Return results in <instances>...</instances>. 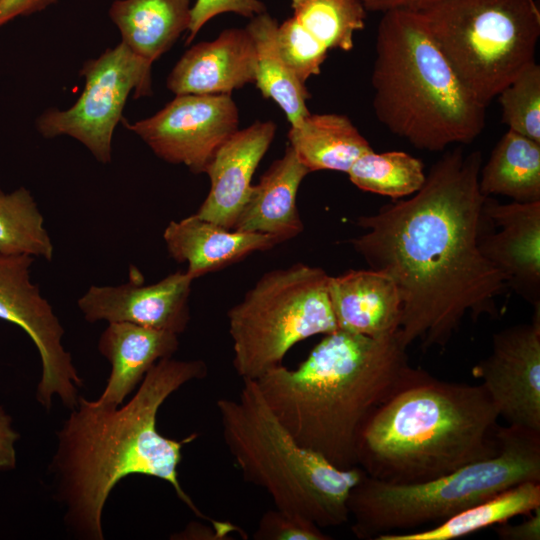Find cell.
Segmentation results:
<instances>
[{
    "label": "cell",
    "mask_w": 540,
    "mask_h": 540,
    "mask_svg": "<svg viewBox=\"0 0 540 540\" xmlns=\"http://www.w3.org/2000/svg\"><path fill=\"white\" fill-rule=\"evenodd\" d=\"M482 152L459 145L430 168L408 199L359 216L365 233L349 240L370 268L394 281L401 300L397 331L408 348H445L465 316L498 314L504 275L482 254Z\"/></svg>",
    "instance_id": "6da1fadb"
},
{
    "label": "cell",
    "mask_w": 540,
    "mask_h": 540,
    "mask_svg": "<svg viewBox=\"0 0 540 540\" xmlns=\"http://www.w3.org/2000/svg\"><path fill=\"white\" fill-rule=\"evenodd\" d=\"M202 360L157 361L124 406L78 398L57 433L51 462L56 497L65 507L64 521L77 538L103 540L102 513L112 489L123 478L140 474L168 482L195 515L208 519L178 480L182 448L196 434L176 440L162 436L157 413L184 384L206 377Z\"/></svg>",
    "instance_id": "7a4b0ae2"
},
{
    "label": "cell",
    "mask_w": 540,
    "mask_h": 540,
    "mask_svg": "<svg viewBox=\"0 0 540 540\" xmlns=\"http://www.w3.org/2000/svg\"><path fill=\"white\" fill-rule=\"evenodd\" d=\"M406 350L397 333L370 337L338 329L296 369L280 365L255 381L299 445L348 470L358 466L366 422L424 371L409 364Z\"/></svg>",
    "instance_id": "3957f363"
},
{
    "label": "cell",
    "mask_w": 540,
    "mask_h": 540,
    "mask_svg": "<svg viewBox=\"0 0 540 540\" xmlns=\"http://www.w3.org/2000/svg\"><path fill=\"white\" fill-rule=\"evenodd\" d=\"M499 414L480 384L439 380L426 371L366 422L357 464L377 480H433L499 451Z\"/></svg>",
    "instance_id": "277c9868"
},
{
    "label": "cell",
    "mask_w": 540,
    "mask_h": 540,
    "mask_svg": "<svg viewBox=\"0 0 540 540\" xmlns=\"http://www.w3.org/2000/svg\"><path fill=\"white\" fill-rule=\"evenodd\" d=\"M375 52L373 110L392 134L439 152L470 144L482 133L487 107L459 80L420 12L382 13Z\"/></svg>",
    "instance_id": "5b68a950"
},
{
    "label": "cell",
    "mask_w": 540,
    "mask_h": 540,
    "mask_svg": "<svg viewBox=\"0 0 540 540\" xmlns=\"http://www.w3.org/2000/svg\"><path fill=\"white\" fill-rule=\"evenodd\" d=\"M224 443L244 481L261 487L275 508L320 528L350 519L348 496L365 471L341 470L299 445L266 403L255 380H243L237 399L216 403Z\"/></svg>",
    "instance_id": "8992f818"
},
{
    "label": "cell",
    "mask_w": 540,
    "mask_h": 540,
    "mask_svg": "<svg viewBox=\"0 0 540 540\" xmlns=\"http://www.w3.org/2000/svg\"><path fill=\"white\" fill-rule=\"evenodd\" d=\"M496 455L421 483L394 484L365 474L347 507L359 539L441 523L466 508L526 481L540 482V432L507 425L498 429Z\"/></svg>",
    "instance_id": "52a82bcc"
},
{
    "label": "cell",
    "mask_w": 540,
    "mask_h": 540,
    "mask_svg": "<svg viewBox=\"0 0 540 540\" xmlns=\"http://www.w3.org/2000/svg\"><path fill=\"white\" fill-rule=\"evenodd\" d=\"M420 13L459 80L486 107L536 63L535 0H443Z\"/></svg>",
    "instance_id": "ba28073f"
},
{
    "label": "cell",
    "mask_w": 540,
    "mask_h": 540,
    "mask_svg": "<svg viewBox=\"0 0 540 540\" xmlns=\"http://www.w3.org/2000/svg\"><path fill=\"white\" fill-rule=\"evenodd\" d=\"M328 278L323 269L303 263L275 269L228 311L233 366L242 380H257L282 365L300 341L338 330Z\"/></svg>",
    "instance_id": "9c48e42d"
},
{
    "label": "cell",
    "mask_w": 540,
    "mask_h": 540,
    "mask_svg": "<svg viewBox=\"0 0 540 540\" xmlns=\"http://www.w3.org/2000/svg\"><path fill=\"white\" fill-rule=\"evenodd\" d=\"M152 63L133 53L124 43L107 49L81 69L85 86L75 104L66 110L49 109L36 122L47 138L70 136L81 142L102 163L111 160L114 129L130 94L150 95Z\"/></svg>",
    "instance_id": "30bf717a"
},
{
    "label": "cell",
    "mask_w": 540,
    "mask_h": 540,
    "mask_svg": "<svg viewBox=\"0 0 540 540\" xmlns=\"http://www.w3.org/2000/svg\"><path fill=\"white\" fill-rule=\"evenodd\" d=\"M33 257L0 253V319L23 329L42 363L38 402L49 409L54 396L69 409L78 403L82 379L62 344L64 329L50 303L31 280Z\"/></svg>",
    "instance_id": "8fae6325"
},
{
    "label": "cell",
    "mask_w": 540,
    "mask_h": 540,
    "mask_svg": "<svg viewBox=\"0 0 540 540\" xmlns=\"http://www.w3.org/2000/svg\"><path fill=\"white\" fill-rule=\"evenodd\" d=\"M122 122L159 158L201 174L238 130L239 110L231 94H180L149 118Z\"/></svg>",
    "instance_id": "7c38bea8"
},
{
    "label": "cell",
    "mask_w": 540,
    "mask_h": 540,
    "mask_svg": "<svg viewBox=\"0 0 540 540\" xmlns=\"http://www.w3.org/2000/svg\"><path fill=\"white\" fill-rule=\"evenodd\" d=\"M472 375L481 379L508 425L540 432V309L530 323L495 333L491 353Z\"/></svg>",
    "instance_id": "4fadbf2b"
},
{
    "label": "cell",
    "mask_w": 540,
    "mask_h": 540,
    "mask_svg": "<svg viewBox=\"0 0 540 540\" xmlns=\"http://www.w3.org/2000/svg\"><path fill=\"white\" fill-rule=\"evenodd\" d=\"M482 254L534 310L540 309V201L507 204L486 197Z\"/></svg>",
    "instance_id": "5bb4252c"
},
{
    "label": "cell",
    "mask_w": 540,
    "mask_h": 540,
    "mask_svg": "<svg viewBox=\"0 0 540 540\" xmlns=\"http://www.w3.org/2000/svg\"><path fill=\"white\" fill-rule=\"evenodd\" d=\"M127 283L92 285L77 301L89 322H128L181 334L190 320L189 297L193 279L186 271L169 274L144 285L132 272Z\"/></svg>",
    "instance_id": "9a60e30c"
},
{
    "label": "cell",
    "mask_w": 540,
    "mask_h": 540,
    "mask_svg": "<svg viewBox=\"0 0 540 540\" xmlns=\"http://www.w3.org/2000/svg\"><path fill=\"white\" fill-rule=\"evenodd\" d=\"M275 132L274 122L256 121L238 129L218 148L205 170L210 191L195 213L198 217L233 229L252 190V177Z\"/></svg>",
    "instance_id": "2e32d148"
},
{
    "label": "cell",
    "mask_w": 540,
    "mask_h": 540,
    "mask_svg": "<svg viewBox=\"0 0 540 540\" xmlns=\"http://www.w3.org/2000/svg\"><path fill=\"white\" fill-rule=\"evenodd\" d=\"M257 56L249 30L228 28L210 42L187 50L167 78V88L180 94H231L255 84Z\"/></svg>",
    "instance_id": "e0dca14e"
},
{
    "label": "cell",
    "mask_w": 540,
    "mask_h": 540,
    "mask_svg": "<svg viewBox=\"0 0 540 540\" xmlns=\"http://www.w3.org/2000/svg\"><path fill=\"white\" fill-rule=\"evenodd\" d=\"M328 293L338 329L370 337L397 333L401 300L386 273L370 268L329 276Z\"/></svg>",
    "instance_id": "ac0fdd59"
},
{
    "label": "cell",
    "mask_w": 540,
    "mask_h": 540,
    "mask_svg": "<svg viewBox=\"0 0 540 540\" xmlns=\"http://www.w3.org/2000/svg\"><path fill=\"white\" fill-rule=\"evenodd\" d=\"M163 239L169 255L187 263L186 273L193 280L279 244L272 236L228 229L196 214L171 221Z\"/></svg>",
    "instance_id": "d6986e66"
},
{
    "label": "cell",
    "mask_w": 540,
    "mask_h": 540,
    "mask_svg": "<svg viewBox=\"0 0 540 540\" xmlns=\"http://www.w3.org/2000/svg\"><path fill=\"white\" fill-rule=\"evenodd\" d=\"M310 173L288 144L284 155L275 160L252 186L233 229L272 236L279 243L303 231L297 208V193Z\"/></svg>",
    "instance_id": "ffe728a7"
},
{
    "label": "cell",
    "mask_w": 540,
    "mask_h": 540,
    "mask_svg": "<svg viewBox=\"0 0 540 540\" xmlns=\"http://www.w3.org/2000/svg\"><path fill=\"white\" fill-rule=\"evenodd\" d=\"M178 335L128 322H110L98 341L99 352L110 362L111 373L96 401L120 406L160 359L178 349Z\"/></svg>",
    "instance_id": "44dd1931"
},
{
    "label": "cell",
    "mask_w": 540,
    "mask_h": 540,
    "mask_svg": "<svg viewBox=\"0 0 540 540\" xmlns=\"http://www.w3.org/2000/svg\"><path fill=\"white\" fill-rule=\"evenodd\" d=\"M191 8L190 0H115L109 17L122 43L153 63L188 30Z\"/></svg>",
    "instance_id": "7402d4cb"
},
{
    "label": "cell",
    "mask_w": 540,
    "mask_h": 540,
    "mask_svg": "<svg viewBox=\"0 0 540 540\" xmlns=\"http://www.w3.org/2000/svg\"><path fill=\"white\" fill-rule=\"evenodd\" d=\"M289 145L309 172L348 173L354 162L371 151L368 140L341 114H309L288 133Z\"/></svg>",
    "instance_id": "603a6c76"
},
{
    "label": "cell",
    "mask_w": 540,
    "mask_h": 540,
    "mask_svg": "<svg viewBox=\"0 0 540 540\" xmlns=\"http://www.w3.org/2000/svg\"><path fill=\"white\" fill-rule=\"evenodd\" d=\"M540 507V482L526 481L493 495L433 528L407 533H387L375 540H453L484 528L526 516Z\"/></svg>",
    "instance_id": "cb8c5ba5"
},
{
    "label": "cell",
    "mask_w": 540,
    "mask_h": 540,
    "mask_svg": "<svg viewBox=\"0 0 540 540\" xmlns=\"http://www.w3.org/2000/svg\"><path fill=\"white\" fill-rule=\"evenodd\" d=\"M479 188L484 196L540 201V143L508 129L481 167Z\"/></svg>",
    "instance_id": "d4e9b609"
},
{
    "label": "cell",
    "mask_w": 540,
    "mask_h": 540,
    "mask_svg": "<svg viewBox=\"0 0 540 540\" xmlns=\"http://www.w3.org/2000/svg\"><path fill=\"white\" fill-rule=\"evenodd\" d=\"M246 28L256 48L257 88L264 98L273 100L283 110L291 126L297 125L310 114L306 105L310 94L280 55L277 20L264 12L252 17Z\"/></svg>",
    "instance_id": "484cf974"
},
{
    "label": "cell",
    "mask_w": 540,
    "mask_h": 540,
    "mask_svg": "<svg viewBox=\"0 0 540 540\" xmlns=\"http://www.w3.org/2000/svg\"><path fill=\"white\" fill-rule=\"evenodd\" d=\"M0 253L37 256L51 261L54 247L44 218L29 190H0Z\"/></svg>",
    "instance_id": "4316f807"
},
{
    "label": "cell",
    "mask_w": 540,
    "mask_h": 540,
    "mask_svg": "<svg viewBox=\"0 0 540 540\" xmlns=\"http://www.w3.org/2000/svg\"><path fill=\"white\" fill-rule=\"evenodd\" d=\"M350 181L360 190L393 198L413 195L425 182L422 161L403 151L360 156L348 171Z\"/></svg>",
    "instance_id": "83f0119b"
},
{
    "label": "cell",
    "mask_w": 540,
    "mask_h": 540,
    "mask_svg": "<svg viewBox=\"0 0 540 540\" xmlns=\"http://www.w3.org/2000/svg\"><path fill=\"white\" fill-rule=\"evenodd\" d=\"M293 18L328 50L350 51L365 26L361 0H292Z\"/></svg>",
    "instance_id": "f1b7e54d"
},
{
    "label": "cell",
    "mask_w": 540,
    "mask_h": 540,
    "mask_svg": "<svg viewBox=\"0 0 540 540\" xmlns=\"http://www.w3.org/2000/svg\"><path fill=\"white\" fill-rule=\"evenodd\" d=\"M497 97L509 130L540 143V66L532 64Z\"/></svg>",
    "instance_id": "f546056e"
},
{
    "label": "cell",
    "mask_w": 540,
    "mask_h": 540,
    "mask_svg": "<svg viewBox=\"0 0 540 540\" xmlns=\"http://www.w3.org/2000/svg\"><path fill=\"white\" fill-rule=\"evenodd\" d=\"M276 40L283 60L302 83L320 74L329 50L293 17L278 25Z\"/></svg>",
    "instance_id": "4dcf8cb0"
},
{
    "label": "cell",
    "mask_w": 540,
    "mask_h": 540,
    "mask_svg": "<svg viewBox=\"0 0 540 540\" xmlns=\"http://www.w3.org/2000/svg\"><path fill=\"white\" fill-rule=\"evenodd\" d=\"M254 540H329L331 537L315 523L285 513L277 508L268 510L261 516Z\"/></svg>",
    "instance_id": "1f68e13d"
},
{
    "label": "cell",
    "mask_w": 540,
    "mask_h": 540,
    "mask_svg": "<svg viewBox=\"0 0 540 540\" xmlns=\"http://www.w3.org/2000/svg\"><path fill=\"white\" fill-rule=\"evenodd\" d=\"M235 13L251 19L266 12L260 0H196L191 8V21L187 30L186 44H190L200 29L213 17L223 13Z\"/></svg>",
    "instance_id": "d6a6232c"
},
{
    "label": "cell",
    "mask_w": 540,
    "mask_h": 540,
    "mask_svg": "<svg viewBox=\"0 0 540 540\" xmlns=\"http://www.w3.org/2000/svg\"><path fill=\"white\" fill-rule=\"evenodd\" d=\"M526 516L518 524L503 522L493 526L495 533L503 540H540V507Z\"/></svg>",
    "instance_id": "836d02e7"
},
{
    "label": "cell",
    "mask_w": 540,
    "mask_h": 540,
    "mask_svg": "<svg viewBox=\"0 0 540 540\" xmlns=\"http://www.w3.org/2000/svg\"><path fill=\"white\" fill-rule=\"evenodd\" d=\"M19 434L12 427V419L0 407V470H10L16 465L15 443Z\"/></svg>",
    "instance_id": "e575fe53"
},
{
    "label": "cell",
    "mask_w": 540,
    "mask_h": 540,
    "mask_svg": "<svg viewBox=\"0 0 540 540\" xmlns=\"http://www.w3.org/2000/svg\"><path fill=\"white\" fill-rule=\"evenodd\" d=\"M56 1L57 0H0V27L17 16L41 11Z\"/></svg>",
    "instance_id": "d590c367"
},
{
    "label": "cell",
    "mask_w": 540,
    "mask_h": 540,
    "mask_svg": "<svg viewBox=\"0 0 540 540\" xmlns=\"http://www.w3.org/2000/svg\"><path fill=\"white\" fill-rule=\"evenodd\" d=\"M443 0H361L365 9L370 12H387L390 10L424 11Z\"/></svg>",
    "instance_id": "8d00e7d4"
}]
</instances>
